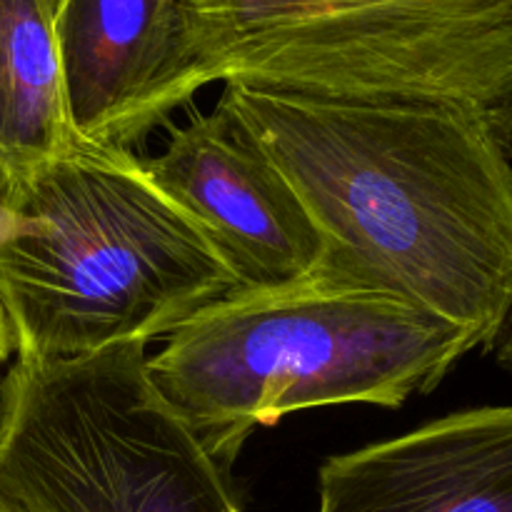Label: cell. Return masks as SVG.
Listing matches in <instances>:
<instances>
[{
    "label": "cell",
    "instance_id": "cell-1",
    "mask_svg": "<svg viewBox=\"0 0 512 512\" xmlns=\"http://www.w3.org/2000/svg\"><path fill=\"white\" fill-rule=\"evenodd\" d=\"M325 238L318 273L398 295L490 350L512 313V160L490 110L223 85Z\"/></svg>",
    "mask_w": 512,
    "mask_h": 512
},
{
    "label": "cell",
    "instance_id": "cell-2",
    "mask_svg": "<svg viewBox=\"0 0 512 512\" xmlns=\"http://www.w3.org/2000/svg\"><path fill=\"white\" fill-rule=\"evenodd\" d=\"M0 295L15 358L78 360L165 340L238 288L193 215L135 150L78 145L8 193Z\"/></svg>",
    "mask_w": 512,
    "mask_h": 512
},
{
    "label": "cell",
    "instance_id": "cell-3",
    "mask_svg": "<svg viewBox=\"0 0 512 512\" xmlns=\"http://www.w3.org/2000/svg\"><path fill=\"white\" fill-rule=\"evenodd\" d=\"M480 348L468 330L398 295L325 273L235 288L145 360L150 383L230 473L253 430L323 405L400 408Z\"/></svg>",
    "mask_w": 512,
    "mask_h": 512
},
{
    "label": "cell",
    "instance_id": "cell-4",
    "mask_svg": "<svg viewBox=\"0 0 512 512\" xmlns=\"http://www.w3.org/2000/svg\"><path fill=\"white\" fill-rule=\"evenodd\" d=\"M195 90L245 85L493 110L512 0H180Z\"/></svg>",
    "mask_w": 512,
    "mask_h": 512
},
{
    "label": "cell",
    "instance_id": "cell-5",
    "mask_svg": "<svg viewBox=\"0 0 512 512\" xmlns=\"http://www.w3.org/2000/svg\"><path fill=\"white\" fill-rule=\"evenodd\" d=\"M148 345L18 360L0 380V490L25 512H243L150 383Z\"/></svg>",
    "mask_w": 512,
    "mask_h": 512
},
{
    "label": "cell",
    "instance_id": "cell-6",
    "mask_svg": "<svg viewBox=\"0 0 512 512\" xmlns=\"http://www.w3.org/2000/svg\"><path fill=\"white\" fill-rule=\"evenodd\" d=\"M143 163L205 230L238 288H283L323 265L325 238L303 200L218 105L170 128L165 148Z\"/></svg>",
    "mask_w": 512,
    "mask_h": 512
},
{
    "label": "cell",
    "instance_id": "cell-7",
    "mask_svg": "<svg viewBox=\"0 0 512 512\" xmlns=\"http://www.w3.org/2000/svg\"><path fill=\"white\" fill-rule=\"evenodd\" d=\"M55 38L80 145L135 150L198 95L180 0H55Z\"/></svg>",
    "mask_w": 512,
    "mask_h": 512
},
{
    "label": "cell",
    "instance_id": "cell-8",
    "mask_svg": "<svg viewBox=\"0 0 512 512\" xmlns=\"http://www.w3.org/2000/svg\"><path fill=\"white\" fill-rule=\"evenodd\" d=\"M318 512H512V405L333 455L320 465Z\"/></svg>",
    "mask_w": 512,
    "mask_h": 512
},
{
    "label": "cell",
    "instance_id": "cell-9",
    "mask_svg": "<svg viewBox=\"0 0 512 512\" xmlns=\"http://www.w3.org/2000/svg\"><path fill=\"white\" fill-rule=\"evenodd\" d=\"M55 38V0H0V185L78 148Z\"/></svg>",
    "mask_w": 512,
    "mask_h": 512
},
{
    "label": "cell",
    "instance_id": "cell-10",
    "mask_svg": "<svg viewBox=\"0 0 512 512\" xmlns=\"http://www.w3.org/2000/svg\"><path fill=\"white\" fill-rule=\"evenodd\" d=\"M13 220L15 213L8 203V190L0 185V243L5 240L8 230L13 228ZM15 355V343H13V330H10V320L8 313H5V305H3V295H0V365L5 360H10Z\"/></svg>",
    "mask_w": 512,
    "mask_h": 512
},
{
    "label": "cell",
    "instance_id": "cell-11",
    "mask_svg": "<svg viewBox=\"0 0 512 512\" xmlns=\"http://www.w3.org/2000/svg\"><path fill=\"white\" fill-rule=\"evenodd\" d=\"M490 120H493V128L498 133L500 143H503L505 153L510 155L512 160V80L500 100L495 103V108L490 110Z\"/></svg>",
    "mask_w": 512,
    "mask_h": 512
},
{
    "label": "cell",
    "instance_id": "cell-12",
    "mask_svg": "<svg viewBox=\"0 0 512 512\" xmlns=\"http://www.w3.org/2000/svg\"><path fill=\"white\" fill-rule=\"evenodd\" d=\"M490 353H493L498 368H503V370H508V373H512V313H510V318L505 320L503 330L498 333L495 343L490 345Z\"/></svg>",
    "mask_w": 512,
    "mask_h": 512
},
{
    "label": "cell",
    "instance_id": "cell-13",
    "mask_svg": "<svg viewBox=\"0 0 512 512\" xmlns=\"http://www.w3.org/2000/svg\"><path fill=\"white\" fill-rule=\"evenodd\" d=\"M0 512H25L23 508H20L18 503H13V500L8 498V495L0 490Z\"/></svg>",
    "mask_w": 512,
    "mask_h": 512
}]
</instances>
